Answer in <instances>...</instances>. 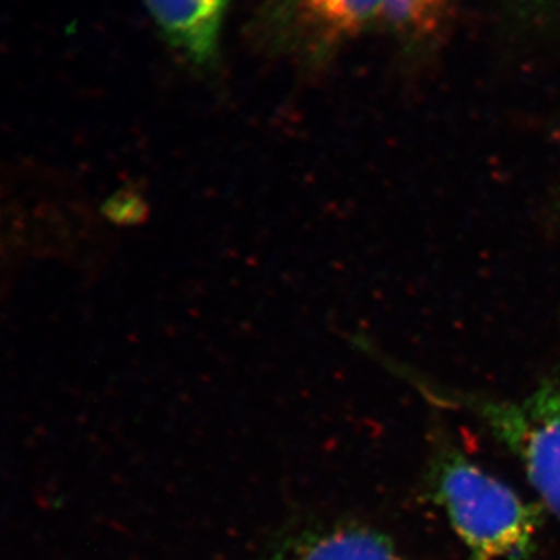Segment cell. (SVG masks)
<instances>
[{
    "instance_id": "cell-4",
    "label": "cell",
    "mask_w": 560,
    "mask_h": 560,
    "mask_svg": "<svg viewBox=\"0 0 560 560\" xmlns=\"http://www.w3.org/2000/svg\"><path fill=\"white\" fill-rule=\"evenodd\" d=\"M165 40L195 65L219 51L221 28L232 0H140Z\"/></svg>"
},
{
    "instance_id": "cell-3",
    "label": "cell",
    "mask_w": 560,
    "mask_h": 560,
    "mask_svg": "<svg viewBox=\"0 0 560 560\" xmlns=\"http://www.w3.org/2000/svg\"><path fill=\"white\" fill-rule=\"evenodd\" d=\"M382 24V0H267L254 22L265 46L318 65Z\"/></svg>"
},
{
    "instance_id": "cell-2",
    "label": "cell",
    "mask_w": 560,
    "mask_h": 560,
    "mask_svg": "<svg viewBox=\"0 0 560 560\" xmlns=\"http://www.w3.org/2000/svg\"><path fill=\"white\" fill-rule=\"evenodd\" d=\"M401 374L427 400L466 412L485 427L522 464L530 488L560 522V382L548 378L523 399L504 400L441 388L408 371Z\"/></svg>"
},
{
    "instance_id": "cell-5",
    "label": "cell",
    "mask_w": 560,
    "mask_h": 560,
    "mask_svg": "<svg viewBox=\"0 0 560 560\" xmlns=\"http://www.w3.org/2000/svg\"><path fill=\"white\" fill-rule=\"evenodd\" d=\"M271 560H401L386 534L370 526L346 525L312 529L291 537Z\"/></svg>"
},
{
    "instance_id": "cell-6",
    "label": "cell",
    "mask_w": 560,
    "mask_h": 560,
    "mask_svg": "<svg viewBox=\"0 0 560 560\" xmlns=\"http://www.w3.org/2000/svg\"><path fill=\"white\" fill-rule=\"evenodd\" d=\"M460 0H382V24L400 43L422 47L440 38Z\"/></svg>"
},
{
    "instance_id": "cell-8",
    "label": "cell",
    "mask_w": 560,
    "mask_h": 560,
    "mask_svg": "<svg viewBox=\"0 0 560 560\" xmlns=\"http://www.w3.org/2000/svg\"><path fill=\"white\" fill-rule=\"evenodd\" d=\"M556 210L560 213V183L558 187V195H556Z\"/></svg>"
},
{
    "instance_id": "cell-7",
    "label": "cell",
    "mask_w": 560,
    "mask_h": 560,
    "mask_svg": "<svg viewBox=\"0 0 560 560\" xmlns=\"http://www.w3.org/2000/svg\"><path fill=\"white\" fill-rule=\"evenodd\" d=\"M523 5L530 9H550V7L559 5L560 0H518Z\"/></svg>"
},
{
    "instance_id": "cell-1",
    "label": "cell",
    "mask_w": 560,
    "mask_h": 560,
    "mask_svg": "<svg viewBox=\"0 0 560 560\" xmlns=\"http://www.w3.org/2000/svg\"><path fill=\"white\" fill-rule=\"evenodd\" d=\"M425 485L471 560H525L536 551L539 508L451 441L431 451Z\"/></svg>"
}]
</instances>
